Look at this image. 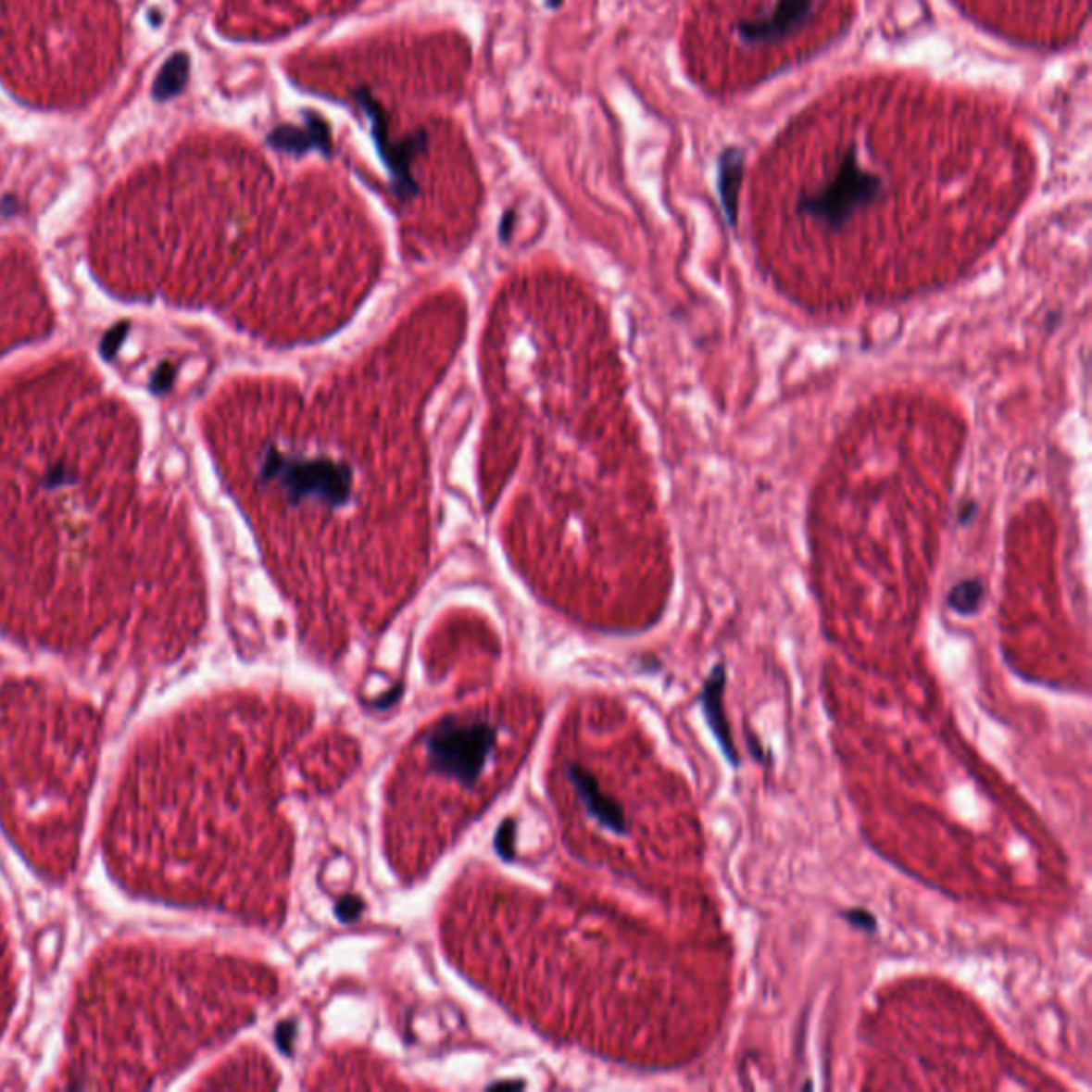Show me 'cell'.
Here are the masks:
<instances>
[{"instance_id":"cell-1","label":"cell","mask_w":1092,"mask_h":1092,"mask_svg":"<svg viewBox=\"0 0 1092 1092\" xmlns=\"http://www.w3.org/2000/svg\"><path fill=\"white\" fill-rule=\"evenodd\" d=\"M882 193V178L862 169L856 154L849 152L838 173L820 193L802 196L798 201V214L815 218L830 229H841L858 209L871 206Z\"/></svg>"},{"instance_id":"cell-8","label":"cell","mask_w":1092,"mask_h":1092,"mask_svg":"<svg viewBox=\"0 0 1092 1092\" xmlns=\"http://www.w3.org/2000/svg\"><path fill=\"white\" fill-rule=\"evenodd\" d=\"M188 56L186 54H175L171 60L167 62L160 70L157 83H154V94L157 98H169V96H175L178 93H182L186 86V80H188Z\"/></svg>"},{"instance_id":"cell-5","label":"cell","mask_w":1092,"mask_h":1092,"mask_svg":"<svg viewBox=\"0 0 1092 1092\" xmlns=\"http://www.w3.org/2000/svg\"><path fill=\"white\" fill-rule=\"evenodd\" d=\"M725 683H728V674H725V664H715L710 674L704 679V685H702V692H700V707H702V713H704V720H707L710 732H713L717 745H720V749L723 753V758L728 759L730 766L738 768L741 766V756H738L736 751V745H734V738H732V730H730V723H728V717H725V707H723V694H725Z\"/></svg>"},{"instance_id":"cell-11","label":"cell","mask_w":1092,"mask_h":1092,"mask_svg":"<svg viewBox=\"0 0 1092 1092\" xmlns=\"http://www.w3.org/2000/svg\"><path fill=\"white\" fill-rule=\"evenodd\" d=\"M173 376H175V368L169 363H163L160 368L157 370V373L152 376V391L154 393H165L169 386L173 383Z\"/></svg>"},{"instance_id":"cell-12","label":"cell","mask_w":1092,"mask_h":1092,"mask_svg":"<svg viewBox=\"0 0 1092 1092\" xmlns=\"http://www.w3.org/2000/svg\"><path fill=\"white\" fill-rule=\"evenodd\" d=\"M973 512H975V502H967V506H964V508H962V512H960V517H958V521H960V523L967 525L969 521H971V514H973Z\"/></svg>"},{"instance_id":"cell-2","label":"cell","mask_w":1092,"mask_h":1092,"mask_svg":"<svg viewBox=\"0 0 1092 1092\" xmlns=\"http://www.w3.org/2000/svg\"><path fill=\"white\" fill-rule=\"evenodd\" d=\"M355 98L358 107H361L365 111V116L370 118L373 145H376L386 169H389L393 190H395L399 199H410V196L419 193L417 180H414L412 175V160L417 158V154L427 150V131L414 129L408 132L404 139L397 141V144H393L389 132V116H386L383 105L373 98L370 90H357Z\"/></svg>"},{"instance_id":"cell-3","label":"cell","mask_w":1092,"mask_h":1092,"mask_svg":"<svg viewBox=\"0 0 1092 1092\" xmlns=\"http://www.w3.org/2000/svg\"><path fill=\"white\" fill-rule=\"evenodd\" d=\"M813 9L815 0H779L766 18L738 26V37L745 45H772L805 26Z\"/></svg>"},{"instance_id":"cell-13","label":"cell","mask_w":1092,"mask_h":1092,"mask_svg":"<svg viewBox=\"0 0 1092 1092\" xmlns=\"http://www.w3.org/2000/svg\"><path fill=\"white\" fill-rule=\"evenodd\" d=\"M559 5H561V0H546V6H551V9L553 6H559Z\"/></svg>"},{"instance_id":"cell-6","label":"cell","mask_w":1092,"mask_h":1092,"mask_svg":"<svg viewBox=\"0 0 1092 1092\" xmlns=\"http://www.w3.org/2000/svg\"><path fill=\"white\" fill-rule=\"evenodd\" d=\"M720 195L722 203L728 216V222L736 227L738 220V193H741V178H743V157L741 152H725L720 165Z\"/></svg>"},{"instance_id":"cell-9","label":"cell","mask_w":1092,"mask_h":1092,"mask_svg":"<svg viewBox=\"0 0 1092 1092\" xmlns=\"http://www.w3.org/2000/svg\"><path fill=\"white\" fill-rule=\"evenodd\" d=\"M841 918L847 922L849 926L864 930V933H875L877 930V918L869 911V909H862V907L845 909V911H841Z\"/></svg>"},{"instance_id":"cell-7","label":"cell","mask_w":1092,"mask_h":1092,"mask_svg":"<svg viewBox=\"0 0 1092 1092\" xmlns=\"http://www.w3.org/2000/svg\"><path fill=\"white\" fill-rule=\"evenodd\" d=\"M984 596H985V587H984L982 581L964 579L960 583H956L954 587L949 589L948 606H949V610L956 612V615L971 617L979 610V606H982V602H984Z\"/></svg>"},{"instance_id":"cell-10","label":"cell","mask_w":1092,"mask_h":1092,"mask_svg":"<svg viewBox=\"0 0 1092 1092\" xmlns=\"http://www.w3.org/2000/svg\"><path fill=\"white\" fill-rule=\"evenodd\" d=\"M126 331H129V325H126V322H124V325H116L114 329L109 331L107 335H105V340L101 342V352H103L105 357H107V358L114 357V352L119 348V344L124 342Z\"/></svg>"},{"instance_id":"cell-4","label":"cell","mask_w":1092,"mask_h":1092,"mask_svg":"<svg viewBox=\"0 0 1092 1092\" xmlns=\"http://www.w3.org/2000/svg\"><path fill=\"white\" fill-rule=\"evenodd\" d=\"M306 122L303 126L295 124H280L267 135V145L273 150L291 154V157H306L308 152H320L322 157H331L333 152V137H331V126L327 119L312 114V111H303Z\"/></svg>"}]
</instances>
